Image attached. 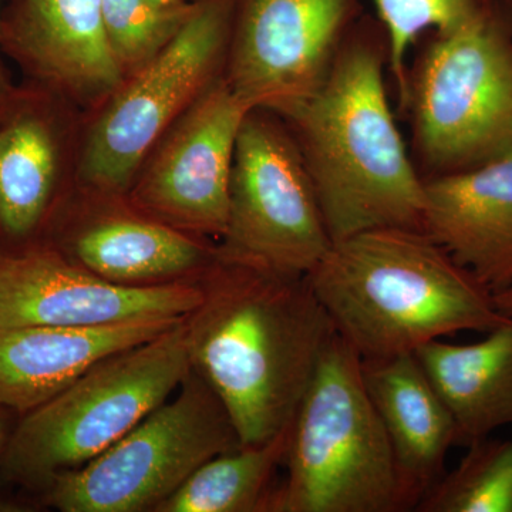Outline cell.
I'll use <instances>...</instances> for the list:
<instances>
[{"label":"cell","mask_w":512,"mask_h":512,"mask_svg":"<svg viewBox=\"0 0 512 512\" xmlns=\"http://www.w3.org/2000/svg\"><path fill=\"white\" fill-rule=\"evenodd\" d=\"M200 281L120 285L53 245L0 252V326H109L184 318L201 302Z\"/></svg>","instance_id":"obj_12"},{"label":"cell","mask_w":512,"mask_h":512,"mask_svg":"<svg viewBox=\"0 0 512 512\" xmlns=\"http://www.w3.org/2000/svg\"><path fill=\"white\" fill-rule=\"evenodd\" d=\"M386 39L387 70L392 76L400 109L407 96L410 49L424 33L463 28L493 9L497 0H372Z\"/></svg>","instance_id":"obj_22"},{"label":"cell","mask_w":512,"mask_h":512,"mask_svg":"<svg viewBox=\"0 0 512 512\" xmlns=\"http://www.w3.org/2000/svg\"><path fill=\"white\" fill-rule=\"evenodd\" d=\"M359 18L357 0H237L225 80L282 116L318 89Z\"/></svg>","instance_id":"obj_11"},{"label":"cell","mask_w":512,"mask_h":512,"mask_svg":"<svg viewBox=\"0 0 512 512\" xmlns=\"http://www.w3.org/2000/svg\"><path fill=\"white\" fill-rule=\"evenodd\" d=\"M252 109L222 76L185 111L138 171L137 214L194 237H224L235 147Z\"/></svg>","instance_id":"obj_10"},{"label":"cell","mask_w":512,"mask_h":512,"mask_svg":"<svg viewBox=\"0 0 512 512\" xmlns=\"http://www.w3.org/2000/svg\"><path fill=\"white\" fill-rule=\"evenodd\" d=\"M285 466L271 512L407 511L362 359L336 332L293 417Z\"/></svg>","instance_id":"obj_4"},{"label":"cell","mask_w":512,"mask_h":512,"mask_svg":"<svg viewBox=\"0 0 512 512\" xmlns=\"http://www.w3.org/2000/svg\"><path fill=\"white\" fill-rule=\"evenodd\" d=\"M494 301L498 311L503 313V315H512V288L494 295Z\"/></svg>","instance_id":"obj_25"},{"label":"cell","mask_w":512,"mask_h":512,"mask_svg":"<svg viewBox=\"0 0 512 512\" xmlns=\"http://www.w3.org/2000/svg\"><path fill=\"white\" fill-rule=\"evenodd\" d=\"M184 319L157 338L106 357L49 402L22 414L0 457V477L43 491L167 402L191 372Z\"/></svg>","instance_id":"obj_5"},{"label":"cell","mask_w":512,"mask_h":512,"mask_svg":"<svg viewBox=\"0 0 512 512\" xmlns=\"http://www.w3.org/2000/svg\"><path fill=\"white\" fill-rule=\"evenodd\" d=\"M468 345L431 340L414 352L470 446L512 426V315Z\"/></svg>","instance_id":"obj_19"},{"label":"cell","mask_w":512,"mask_h":512,"mask_svg":"<svg viewBox=\"0 0 512 512\" xmlns=\"http://www.w3.org/2000/svg\"><path fill=\"white\" fill-rule=\"evenodd\" d=\"M242 446L220 397L191 369L178 393L106 451L50 481L62 512L156 511L212 457Z\"/></svg>","instance_id":"obj_8"},{"label":"cell","mask_w":512,"mask_h":512,"mask_svg":"<svg viewBox=\"0 0 512 512\" xmlns=\"http://www.w3.org/2000/svg\"><path fill=\"white\" fill-rule=\"evenodd\" d=\"M402 110L424 178L512 154V30L498 2L463 28L431 33L409 67Z\"/></svg>","instance_id":"obj_6"},{"label":"cell","mask_w":512,"mask_h":512,"mask_svg":"<svg viewBox=\"0 0 512 512\" xmlns=\"http://www.w3.org/2000/svg\"><path fill=\"white\" fill-rule=\"evenodd\" d=\"M222 254L308 275L333 241L301 150L284 119L255 109L239 130Z\"/></svg>","instance_id":"obj_9"},{"label":"cell","mask_w":512,"mask_h":512,"mask_svg":"<svg viewBox=\"0 0 512 512\" xmlns=\"http://www.w3.org/2000/svg\"><path fill=\"white\" fill-rule=\"evenodd\" d=\"M63 106L30 82L0 97V252L47 244L67 165Z\"/></svg>","instance_id":"obj_14"},{"label":"cell","mask_w":512,"mask_h":512,"mask_svg":"<svg viewBox=\"0 0 512 512\" xmlns=\"http://www.w3.org/2000/svg\"><path fill=\"white\" fill-rule=\"evenodd\" d=\"M28 505L18 503L15 500H9V498L0 497V512H20L29 511L30 508H26Z\"/></svg>","instance_id":"obj_27"},{"label":"cell","mask_w":512,"mask_h":512,"mask_svg":"<svg viewBox=\"0 0 512 512\" xmlns=\"http://www.w3.org/2000/svg\"><path fill=\"white\" fill-rule=\"evenodd\" d=\"M177 319L109 326H0V407L22 414L63 392L121 350L157 338Z\"/></svg>","instance_id":"obj_16"},{"label":"cell","mask_w":512,"mask_h":512,"mask_svg":"<svg viewBox=\"0 0 512 512\" xmlns=\"http://www.w3.org/2000/svg\"><path fill=\"white\" fill-rule=\"evenodd\" d=\"M160 2L170 3V5H181V3H187L190 0H160Z\"/></svg>","instance_id":"obj_29"},{"label":"cell","mask_w":512,"mask_h":512,"mask_svg":"<svg viewBox=\"0 0 512 512\" xmlns=\"http://www.w3.org/2000/svg\"><path fill=\"white\" fill-rule=\"evenodd\" d=\"M423 231L493 295L512 288V154L424 178Z\"/></svg>","instance_id":"obj_15"},{"label":"cell","mask_w":512,"mask_h":512,"mask_svg":"<svg viewBox=\"0 0 512 512\" xmlns=\"http://www.w3.org/2000/svg\"><path fill=\"white\" fill-rule=\"evenodd\" d=\"M386 70L382 26L359 18L318 89L279 116L298 143L333 242L375 228L423 231L424 178L397 126Z\"/></svg>","instance_id":"obj_2"},{"label":"cell","mask_w":512,"mask_h":512,"mask_svg":"<svg viewBox=\"0 0 512 512\" xmlns=\"http://www.w3.org/2000/svg\"><path fill=\"white\" fill-rule=\"evenodd\" d=\"M458 466L421 498L419 512H512V439L470 444Z\"/></svg>","instance_id":"obj_21"},{"label":"cell","mask_w":512,"mask_h":512,"mask_svg":"<svg viewBox=\"0 0 512 512\" xmlns=\"http://www.w3.org/2000/svg\"><path fill=\"white\" fill-rule=\"evenodd\" d=\"M362 377L392 447L407 511H416L444 476L456 423L414 353L362 359Z\"/></svg>","instance_id":"obj_17"},{"label":"cell","mask_w":512,"mask_h":512,"mask_svg":"<svg viewBox=\"0 0 512 512\" xmlns=\"http://www.w3.org/2000/svg\"><path fill=\"white\" fill-rule=\"evenodd\" d=\"M197 0H101L104 33L124 79L156 59L194 15Z\"/></svg>","instance_id":"obj_23"},{"label":"cell","mask_w":512,"mask_h":512,"mask_svg":"<svg viewBox=\"0 0 512 512\" xmlns=\"http://www.w3.org/2000/svg\"><path fill=\"white\" fill-rule=\"evenodd\" d=\"M0 52L66 104L100 107L124 82L107 45L101 0H9Z\"/></svg>","instance_id":"obj_13"},{"label":"cell","mask_w":512,"mask_h":512,"mask_svg":"<svg viewBox=\"0 0 512 512\" xmlns=\"http://www.w3.org/2000/svg\"><path fill=\"white\" fill-rule=\"evenodd\" d=\"M220 249V248H218ZM185 316L191 369L210 384L242 446L292 423L335 329L308 276L218 255Z\"/></svg>","instance_id":"obj_1"},{"label":"cell","mask_w":512,"mask_h":512,"mask_svg":"<svg viewBox=\"0 0 512 512\" xmlns=\"http://www.w3.org/2000/svg\"><path fill=\"white\" fill-rule=\"evenodd\" d=\"M10 414H13V412L5 409V407H0V457H2L3 451H5L13 427H15Z\"/></svg>","instance_id":"obj_24"},{"label":"cell","mask_w":512,"mask_h":512,"mask_svg":"<svg viewBox=\"0 0 512 512\" xmlns=\"http://www.w3.org/2000/svg\"><path fill=\"white\" fill-rule=\"evenodd\" d=\"M2 2L0 0V22H2ZM13 84L10 83L8 73H6L5 66H3L2 60H0V97L5 96L6 93L12 90Z\"/></svg>","instance_id":"obj_26"},{"label":"cell","mask_w":512,"mask_h":512,"mask_svg":"<svg viewBox=\"0 0 512 512\" xmlns=\"http://www.w3.org/2000/svg\"><path fill=\"white\" fill-rule=\"evenodd\" d=\"M291 431L292 423L264 443L212 457L154 512H271Z\"/></svg>","instance_id":"obj_20"},{"label":"cell","mask_w":512,"mask_h":512,"mask_svg":"<svg viewBox=\"0 0 512 512\" xmlns=\"http://www.w3.org/2000/svg\"><path fill=\"white\" fill-rule=\"evenodd\" d=\"M306 276L360 359L414 353L507 319L493 293L421 229L375 228L340 239Z\"/></svg>","instance_id":"obj_3"},{"label":"cell","mask_w":512,"mask_h":512,"mask_svg":"<svg viewBox=\"0 0 512 512\" xmlns=\"http://www.w3.org/2000/svg\"><path fill=\"white\" fill-rule=\"evenodd\" d=\"M62 252L106 281L136 286L200 281L220 255L202 238L141 214L101 218Z\"/></svg>","instance_id":"obj_18"},{"label":"cell","mask_w":512,"mask_h":512,"mask_svg":"<svg viewBox=\"0 0 512 512\" xmlns=\"http://www.w3.org/2000/svg\"><path fill=\"white\" fill-rule=\"evenodd\" d=\"M497 2L512 30V0H497Z\"/></svg>","instance_id":"obj_28"},{"label":"cell","mask_w":512,"mask_h":512,"mask_svg":"<svg viewBox=\"0 0 512 512\" xmlns=\"http://www.w3.org/2000/svg\"><path fill=\"white\" fill-rule=\"evenodd\" d=\"M237 0H197L163 52L124 79L84 138L79 178L101 197H123L175 121L221 79Z\"/></svg>","instance_id":"obj_7"}]
</instances>
